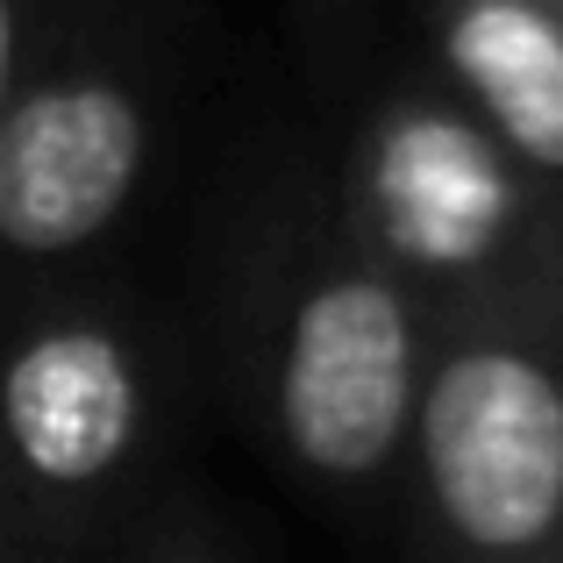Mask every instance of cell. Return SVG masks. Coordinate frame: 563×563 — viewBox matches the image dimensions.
Listing matches in <instances>:
<instances>
[{"label":"cell","mask_w":563,"mask_h":563,"mask_svg":"<svg viewBox=\"0 0 563 563\" xmlns=\"http://www.w3.org/2000/svg\"><path fill=\"white\" fill-rule=\"evenodd\" d=\"M229 350L243 413L272 464L343 507L399 493L428 307L350 229L335 186L278 192L250 221Z\"/></svg>","instance_id":"6da1fadb"},{"label":"cell","mask_w":563,"mask_h":563,"mask_svg":"<svg viewBox=\"0 0 563 563\" xmlns=\"http://www.w3.org/2000/svg\"><path fill=\"white\" fill-rule=\"evenodd\" d=\"M179 428V343L143 300L51 286L0 300V542L93 563L151 521Z\"/></svg>","instance_id":"7a4b0ae2"},{"label":"cell","mask_w":563,"mask_h":563,"mask_svg":"<svg viewBox=\"0 0 563 563\" xmlns=\"http://www.w3.org/2000/svg\"><path fill=\"white\" fill-rule=\"evenodd\" d=\"M399 493L421 563H563V272L428 314Z\"/></svg>","instance_id":"3957f363"},{"label":"cell","mask_w":563,"mask_h":563,"mask_svg":"<svg viewBox=\"0 0 563 563\" xmlns=\"http://www.w3.org/2000/svg\"><path fill=\"white\" fill-rule=\"evenodd\" d=\"M329 186L428 314L563 272V192L528 179L442 86L385 93Z\"/></svg>","instance_id":"277c9868"},{"label":"cell","mask_w":563,"mask_h":563,"mask_svg":"<svg viewBox=\"0 0 563 563\" xmlns=\"http://www.w3.org/2000/svg\"><path fill=\"white\" fill-rule=\"evenodd\" d=\"M165 143V86L136 57L43 51L0 114V300L71 286L143 200Z\"/></svg>","instance_id":"5b68a950"},{"label":"cell","mask_w":563,"mask_h":563,"mask_svg":"<svg viewBox=\"0 0 563 563\" xmlns=\"http://www.w3.org/2000/svg\"><path fill=\"white\" fill-rule=\"evenodd\" d=\"M435 79L528 179L563 192V8L556 0H428Z\"/></svg>","instance_id":"8992f818"},{"label":"cell","mask_w":563,"mask_h":563,"mask_svg":"<svg viewBox=\"0 0 563 563\" xmlns=\"http://www.w3.org/2000/svg\"><path fill=\"white\" fill-rule=\"evenodd\" d=\"M122 563H229L200 521H143Z\"/></svg>","instance_id":"52a82bcc"},{"label":"cell","mask_w":563,"mask_h":563,"mask_svg":"<svg viewBox=\"0 0 563 563\" xmlns=\"http://www.w3.org/2000/svg\"><path fill=\"white\" fill-rule=\"evenodd\" d=\"M29 65V8L22 0H0V114L14 100V79Z\"/></svg>","instance_id":"ba28073f"},{"label":"cell","mask_w":563,"mask_h":563,"mask_svg":"<svg viewBox=\"0 0 563 563\" xmlns=\"http://www.w3.org/2000/svg\"><path fill=\"white\" fill-rule=\"evenodd\" d=\"M0 563H22V556H14V550H8V542H0Z\"/></svg>","instance_id":"9c48e42d"},{"label":"cell","mask_w":563,"mask_h":563,"mask_svg":"<svg viewBox=\"0 0 563 563\" xmlns=\"http://www.w3.org/2000/svg\"><path fill=\"white\" fill-rule=\"evenodd\" d=\"M556 8H563V0H556Z\"/></svg>","instance_id":"30bf717a"}]
</instances>
